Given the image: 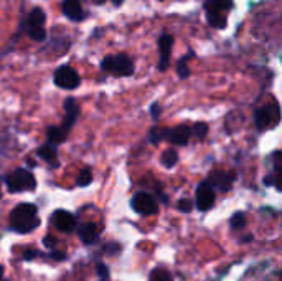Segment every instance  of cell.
Returning a JSON list of instances; mask_svg holds the SVG:
<instances>
[{
  "instance_id": "1",
  "label": "cell",
  "mask_w": 282,
  "mask_h": 281,
  "mask_svg": "<svg viewBox=\"0 0 282 281\" xmlns=\"http://www.w3.org/2000/svg\"><path fill=\"white\" fill-rule=\"evenodd\" d=\"M40 225L38 210L33 203H20L10 214V229L18 233H30Z\"/></svg>"
},
{
  "instance_id": "2",
  "label": "cell",
  "mask_w": 282,
  "mask_h": 281,
  "mask_svg": "<svg viewBox=\"0 0 282 281\" xmlns=\"http://www.w3.org/2000/svg\"><path fill=\"white\" fill-rule=\"evenodd\" d=\"M101 70L114 76H130L134 75V62L125 53H117V55H108L101 62Z\"/></svg>"
},
{
  "instance_id": "3",
  "label": "cell",
  "mask_w": 282,
  "mask_h": 281,
  "mask_svg": "<svg viewBox=\"0 0 282 281\" xmlns=\"http://www.w3.org/2000/svg\"><path fill=\"white\" fill-rule=\"evenodd\" d=\"M5 184L9 192H27V190H33L36 187V179L30 170L27 169H15L5 177Z\"/></svg>"
},
{
  "instance_id": "4",
  "label": "cell",
  "mask_w": 282,
  "mask_h": 281,
  "mask_svg": "<svg viewBox=\"0 0 282 281\" xmlns=\"http://www.w3.org/2000/svg\"><path fill=\"white\" fill-rule=\"evenodd\" d=\"M53 81L55 84L61 89H68V91H73L81 84V76L75 68L68 66V65H63L53 75Z\"/></svg>"
},
{
  "instance_id": "5",
  "label": "cell",
  "mask_w": 282,
  "mask_h": 281,
  "mask_svg": "<svg viewBox=\"0 0 282 281\" xmlns=\"http://www.w3.org/2000/svg\"><path fill=\"white\" fill-rule=\"evenodd\" d=\"M191 137V129L187 124H178L175 128H162V141H169L173 146H187Z\"/></svg>"
},
{
  "instance_id": "6",
  "label": "cell",
  "mask_w": 282,
  "mask_h": 281,
  "mask_svg": "<svg viewBox=\"0 0 282 281\" xmlns=\"http://www.w3.org/2000/svg\"><path fill=\"white\" fill-rule=\"evenodd\" d=\"M130 207L141 215H155L158 212L157 200L147 192H137L134 195L130 200Z\"/></svg>"
},
{
  "instance_id": "7",
  "label": "cell",
  "mask_w": 282,
  "mask_h": 281,
  "mask_svg": "<svg viewBox=\"0 0 282 281\" xmlns=\"http://www.w3.org/2000/svg\"><path fill=\"white\" fill-rule=\"evenodd\" d=\"M277 121H279V108H277L276 103H274L272 108L263 106V108L254 111V123L259 131H264V129L271 128V126H276Z\"/></svg>"
},
{
  "instance_id": "8",
  "label": "cell",
  "mask_w": 282,
  "mask_h": 281,
  "mask_svg": "<svg viewBox=\"0 0 282 281\" xmlns=\"http://www.w3.org/2000/svg\"><path fill=\"white\" fill-rule=\"evenodd\" d=\"M173 47V36L169 33H163L158 38V71H165L170 63V53Z\"/></svg>"
},
{
  "instance_id": "9",
  "label": "cell",
  "mask_w": 282,
  "mask_h": 281,
  "mask_svg": "<svg viewBox=\"0 0 282 281\" xmlns=\"http://www.w3.org/2000/svg\"><path fill=\"white\" fill-rule=\"evenodd\" d=\"M215 205V189L210 182H202L197 187V207L202 212L210 210Z\"/></svg>"
},
{
  "instance_id": "10",
  "label": "cell",
  "mask_w": 282,
  "mask_h": 281,
  "mask_svg": "<svg viewBox=\"0 0 282 281\" xmlns=\"http://www.w3.org/2000/svg\"><path fill=\"white\" fill-rule=\"evenodd\" d=\"M51 223L55 225V229H58L60 231H64V233H71L76 229L75 215H71L66 210H56L51 215Z\"/></svg>"
},
{
  "instance_id": "11",
  "label": "cell",
  "mask_w": 282,
  "mask_h": 281,
  "mask_svg": "<svg viewBox=\"0 0 282 281\" xmlns=\"http://www.w3.org/2000/svg\"><path fill=\"white\" fill-rule=\"evenodd\" d=\"M61 10L66 15V18L73 20V22H81V20H84L86 17L83 7H81V3L78 2V0H64V2L61 3Z\"/></svg>"
},
{
  "instance_id": "12",
  "label": "cell",
  "mask_w": 282,
  "mask_h": 281,
  "mask_svg": "<svg viewBox=\"0 0 282 281\" xmlns=\"http://www.w3.org/2000/svg\"><path fill=\"white\" fill-rule=\"evenodd\" d=\"M78 115H79V108H78V103L75 101V98H66L64 101V119H63V128L69 131V129L75 126V121Z\"/></svg>"
},
{
  "instance_id": "13",
  "label": "cell",
  "mask_w": 282,
  "mask_h": 281,
  "mask_svg": "<svg viewBox=\"0 0 282 281\" xmlns=\"http://www.w3.org/2000/svg\"><path fill=\"white\" fill-rule=\"evenodd\" d=\"M233 181H235V174H226V172H213L210 176V184L211 187H218V190L221 192H228L233 185Z\"/></svg>"
},
{
  "instance_id": "14",
  "label": "cell",
  "mask_w": 282,
  "mask_h": 281,
  "mask_svg": "<svg viewBox=\"0 0 282 281\" xmlns=\"http://www.w3.org/2000/svg\"><path fill=\"white\" fill-rule=\"evenodd\" d=\"M68 132L66 129L63 128V126H48L47 128V139L48 142H51V144H61V142L66 141L68 137Z\"/></svg>"
},
{
  "instance_id": "15",
  "label": "cell",
  "mask_w": 282,
  "mask_h": 281,
  "mask_svg": "<svg viewBox=\"0 0 282 281\" xmlns=\"http://www.w3.org/2000/svg\"><path fill=\"white\" fill-rule=\"evenodd\" d=\"M79 238L81 242L86 243V245H91L97 240V229L94 223H84V225L79 227Z\"/></svg>"
},
{
  "instance_id": "16",
  "label": "cell",
  "mask_w": 282,
  "mask_h": 281,
  "mask_svg": "<svg viewBox=\"0 0 282 281\" xmlns=\"http://www.w3.org/2000/svg\"><path fill=\"white\" fill-rule=\"evenodd\" d=\"M36 154H38V156L42 157V159H45V161H47L48 164L56 165V157H58V150H56L55 144L48 142V144L40 146L38 150H36Z\"/></svg>"
},
{
  "instance_id": "17",
  "label": "cell",
  "mask_w": 282,
  "mask_h": 281,
  "mask_svg": "<svg viewBox=\"0 0 282 281\" xmlns=\"http://www.w3.org/2000/svg\"><path fill=\"white\" fill-rule=\"evenodd\" d=\"M45 22H47V15H45V12L40 9V7H35V9L31 10L30 14H28L25 28H30V27H43Z\"/></svg>"
},
{
  "instance_id": "18",
  "label": "cell",
  "mask_w": 282,
  "mask_h": 281,
  "mask_svg": "<svg viewBox=\"0 0 282 281\" xmlns=\"http://www.w3.org/2000/svg\"><path fill=\"white\" fill-rule=\"evenodd\" d=\"M233 9V0H208L205 3L206 12H228Z\"/></svg>"
},
{
  "instance_id": "19",
  "label": "cell",
  "mask_w": 282,
  "mask_h": 281,
  "mask_svg": "<svg viewBox=\"0 0 282 281\" xmlns=\"http://www.w3.org/2000/svg\"><path fill=\"white\" fill-rule=\"evenodd\" d=\"M206 18H208V23H210L213 28H224L228 23V18L226 15H223V12H206Z\"/></svg>"
},
{
  "instance_id": "20",
  "label": "cell",
  "mask_w": 282,
  "mask_h": 281,
  "mask_svg": "<svg viewBox=\"0 0 282 281\" xmlns=\"http://www.w3.org/2000/svg\"><path fill=\"white\" fill-rule=\"evenodd\" d=\"M193 56V51H188L183 58H180L178 62H177V75H178V78L180 80H187L188 76H190V68H188V58H191Z\"/></svg>"
},
{
  "instance_id": "21",
  "label": "cell",
  "mask_w": 282,
  "mask_h": 281,
  "mask_svg": "<svg viewBox=\"0 0 282 281\" xmlns=\"http://www.w3.org/2000/svg\"><path fill=\"white\" fill-rule=\"evenodd\" d=\"M178 162V152L177 149H167L163 150L162 154V164L163 167H167V169H172V167H175Z\"/></svg>"
},
{
  "instance_id": "22",
  "label": "cell",
  "mask_w": 282,
  "mask_h": 281,
  "mask_svg": "<svg viewBox=\"0 0 282 281\" xmlns=\"http://www.w3.org/2000/svg\"><path fill=\"white\" fill-rule=\"evenodd\" d=\"M27 33L33 42H45L47 40V30H45V27H30L27 28Z\"/></svg>"
},
{
  "instance_id": "23",
  "label": "cell",
  "mask_w": 282,
  "mask_h": 281,
  "mask_svg": "<svg viewBox=\"0 0 282 281\" xmlns=\"http://www.w3.org/2000/svg\"><path fill=\"white\" fill-rule=\"evenodd\" d=\"M190 129H191V136H195L200 141L205 139L206 134H208V124L206 123H195Z\"/></svg>"
},
{
  "instance_id": "24",
  "label": "cell",
  "mask_w": 282,
  "mask_h": 281,
  "mask_svg": "<svg viewBox=\"0 0 282 281\" xmlns=\"http://www.w3.org/2000/svg\"><path fill=\"white\" fill-rule=\"evenodd\" d=\"M91 182H93L91 169H89V167H84V169L79 172V176H78L76 184H78V187H88L89 184H91Z\"/></svg>"
},
{
  "instance_id": "25",
  "label": "cell",
  "mask_w": 282,
  "mask_h": 281,
  "mask_svg": "<svg viewBox=\"0 0 282 281\" xmlns=\"http://www.w3.org/2000/svg\"><path fill=\"white\" fill-rule=\"evenodd\" d=\"M230 225H231L233 230L243 229V227L246 225V215H244L243 212H236V214L233 215L231 220H230Z\"/></svg>"
},
{
  "instance_id": "26",
  "label": "cell",
  "mask_w": 282,
  "mask_h": 281,
  "mask_svg": "<svg viewBox=\"0 0 282 281\" xmlns=\"http://www.w3.org/2000/svg\"><path fill=\"white\" fill-rule=\"evenodd\" d=\"M149 281H172V275L167 270H162V268H157L152 275H150Z\"/></svg>"
},
{
  "instance_id": "27",
  "label": "cell",
  "mask_w": 282,
  "mask_h": 281,
  "mask_svg": "<svg viewBox=\"0 0 282 281\" xmlns=\"http://www.w3.org/2000/svg\"><path fill=\"white\" fill-rule=\"evenodd\" d=\"M149 141L152 142V144H158V142L162 141V128H152L149 132Z\"/></svg>"
},
{
  "instance_id": "28",
  "label": "cell",
  "mask_w": 282,
  "mask_h": 281,
  "mask_svg": "<svg viewBox=\"0 0 282 281\" xmlns=\"http://www.w3.org/2000/svg\"><path fill=\"white\" fill-rule=\"evenodd\" d=\"M177 209L180 212H183V214H190L191 209H193V203H191V200H188V198H180L177 203Z\"/></svg>"
},
{
  "instance_id": "29",
  "label": "cell",
  "mask_w": 282,
  "mask_h": 281,
  "mask_svg": "<svg viewBox=\"0 0 282 281\" xmlns=\"http://www.w3.org/2000/svg\"><path fill=\"white\" fill-rule=\"evenodd\" d=\"M96 271H97V275L101 276V280H108L109 278V268L106 266L104 263H97Z\"/></svg>"
},
{
  "instance_id": "30",
  "label": "cell",
  "mask_w": 282,
  "mask_h": 281,
  "mask_svg": "<svg viewBox=\"0 0 282 281\" xmlns=\"http://www.w3.org/2000/svg\"><path fill=\"white\" fill-rule=\"evenodd\" d=\"M160 106H158V103H152L150 104V116H152L154 121H158V117H160Z\"/></svg>"
},
{
  "instance_id": "31",
  "label": "cell",
  "mask_w": 282,
  "mask_h": 281,
  "mask_svg": "<svg viewBox=\"0 0 282 281\" xmlns=\"http://www.w3.org/2000/svg\"><path fill=\"white\" fill-rule=\"evenodd\" d=\"M43 245L47 248H55L56 247V238L51 237V235H48V237L43 238Z\"/></svg>"
},
{
  "instance_id": "32",
  "label": "cell",
  "mask_w": 282,
  "mask_h": 281,
  "mask_svg": "<svg viewBox=\"0 0 282 281\" xmlns=\"http://www.w3.org/2000/svg\"><path fill=\"white\" fill-rule=\"evenodd\" d=\"M36 255H38V251H35V250H25V251H23V260L30 262V260H33Z\"/></svg>"
},
{
  "instance_id": "33",
  "label": "cell",
  "mask_w": 282,
  "mask_h": 281,
  "mask_svg": "<svg viewBox=\"0 0 282 281\" xmlns=\"http://www.w3.org/2000/svg\"><path fill=\"white\" fill-rule=\"evenodd\" d=\"M50 256H51L53 260H58V262H61V260H64V258H66V255H64V253H61V251H51V253H50Z\"/></svg>"
},
{
  "instance_id": "34",
  "label": "cell",
  "mask_w": 282,
  "mask_h": 281,
  "mask_svg": "<svg viewBox=\"0 0 282 281\" xmlns=\"http://www.w3.org/2000/svg\"><path fill=\"white\" fill-rule=\"evenodd\" d=\"M272 184H274V179H272V176L264 177V185H272Z\"/></svg>"
},
{
  "instance_id": "35",
  "label": "cell",
  "mask_w": 282,
  "mask_h": 281,
  "mask_svg": "<svg viewBox=\"0 0 282 281\" xmlns=\"http://www.w3.org/2000/svg\"><path fill=\"white\" fill-rule=\"evenodd\" d=\"M27 164L30 165V167H35V165H36V162L33 161V159H28V161H27Z\"/></svg>"
},
{
  "instance_id": "36",
  "label": "cell",
  "mask_w": 282,
  "mask_h": 281,
  "mask_svg": "<svg viewBox=\"0 0 282 281\" xmlns=\"http://www.w3.org/2000/svg\"><path fill=\"white\" fill-rule=\"evenodd\" d=\"M111 2H112V3H114V5H116V7H119L121 3L124 2V0H111Z\"/></svg>"
},
{
  "instance_id": "37",
  "label": "cell",
  "mask_w": 282,
  "mask_h": 281,
  "mask_svg": "<svg viewBox=\"0 0 282 281\" xmlns=\"http://www.w3.org/2000/svg\"><path fill=\"white\" fill-rule=\"evenodd\" d=\"M93 2H94V3H97V5H103L106 0H93Z\"/></svg>"
},
{
  "instance_id": "38",
  "label": "cell",
  "mask_w": 282,
  "mask_h": 281,
  "mask_svg": "<svg viewBox=\"0 0 282 281\" xmlns=\"http://www.w3.org/2000/svg\"><path fill=\"white\" fill-rule=\"evenodd\" d=\"M251 240H252L251 235H248V237H244V242H251Z\"/></svg>"
},
{
  "instance_id": "39",
  "label": "cell",
  "mask_w": 282,
  "mask_h": 281,
  "mask_svg": "<svg viewBox=\"0 0 282 281\" xmlns=\"http://www.w3.org/2000/svg\"><path fill=\"white\" fill-rule=\"evenodd\" d=\"M2 275H3V268H2V264H0V278H2Z\"/></svg>"
},
{
  "instance_id": "40",
  "label": "cell",
  "mask_w": 282,
  "mask_h": 281,
  "mask_svg": "<svg viewBox=\"0 0 282 281\" xmlns=\"http://www.w3.org/2000/svg\"><path fill=\"white\" fill-rule=\"evenodd\" d=\"M103 281H108V280H103Z\"/></svg>"
}]
</instances>
